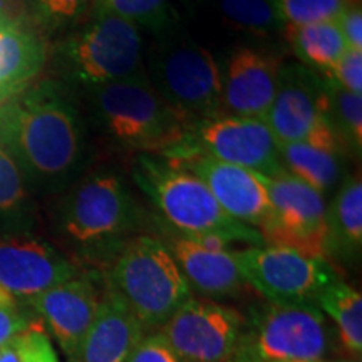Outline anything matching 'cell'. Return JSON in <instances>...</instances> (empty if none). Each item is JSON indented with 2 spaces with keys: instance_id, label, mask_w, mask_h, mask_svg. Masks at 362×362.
<instances>
[{
  "instance_id": "7",
  "label": "cell",
  "mask_w": 362,
  "mask_h": 362,
  "mask_svg": "<svg viewBox=\"0 0 362 362\" xmlns=\"http://www.w3.org/2000/svg\"><path fill=\"white\" fill-rule=\"evenodd\" d=\"M57 62L67 79L89 89L128 79L144 71L139 27L96 6L93 19L59 45Z\"/></svg>"
},
{
  "instance_id": "11",
  "label": "cell",
  "mask_w": 362,
  "mask_h": 362,
  "mask_svg": "<svg viewBox=\"0 0 362 362\" xmlns=\"http://www.w3.org/2000/svg\"><path fill=\"white\" fill-rule=\"evenodd\" d=\"M270 211L259 233L265 245L291 248L315 259H327V203L302 180L284 171L267 178Z\"/></svg>"
},
{
  "instance_id": "21",
  "label": "cell",
  "mask_w": 362,
  "mask_h": 362,
  "mask_svg": "<svg viewBox=\"0 0 362 362\" xmlns=\"http://www.w3.org/2000/svg\"><path fill=\"white\" fill-rule=\"evenodd\" d=\"M45 49L22 27L0 21V103L16 96L42 71Z\"/></svg>"
},
{
  "instance_id": "39",
  "label": "cell",
  "mask_w": 362,
  "mask_h": 362,
  "mask_svg": "<svg viewBox=\"0 0 362 362\" xmlns=\"http://www.w3.org/2000/svg\"><path fill=\"white\" fill-rule=\"evenodd\" d=\"M291 362H327V361H291Z\"/></svg>"
},
{
  "instance_id": "12",
  "label": "cell",
  "mask_w": 362,
  "mask_h": 362,
  "mask_svg": "<svg viewBox=\"0 0 362 362\" xmlns=\"http://www.w3.org/2000/svg\"><path fill=\"white\" fill-rule=\"evenodd\" d=\"M245 330V315L208 298L189 297L158 330L185 362H232Z\"/></svg>"
},
{
  "instance_id": "27",
  "label": "cell",
  "mask_w": 362,
  "mask_h": 362,
  "mask_svg": "<svg viewBox=\"0 0 362 362\" xmlns=\"http://www.w3.org/2000/svg\"><path fill=\"white\" fill-rule=\"evenodd\" d=\"M329 119L339 138L352 156H361L362 149V98L349 93L327 79Z\"/></svg>"
},
{
  "instance_id": "1",
  "label": "cell",
  "mask_w": 362,
  "mask_h": 362,
  "mask_svg": "<svg viewBox=\"0 0 362 362\" xmlns=\"http://www.w3.org/2000/svg\"><path fill=\"white\" fill-rule=\"evenodd\" d=\"M0 143L30 189L61 192L78 178L86 163L83 116L57 81L27 86L0 103Z\"/></svg>"
},
{
  "instance_id": "18",
  "label": "cell",
  "mask_w": 362,
  "mask_h": 362,
  "mask_svg": "<svg viewBox=\"0 0 362 362\" xmlns=\"http://www.w3.org/2000/svg\"><path fill=\"white\" fill-rule=\"evenodd\" d=\"M165 245L178 264L189 288L211 298H235L245 291L247 282L240 274L232 252L211 250L194 240L170 233Z\"/></svg>"
},
{
  "instance_id": "10",
  "label": "cell",
  "mask_w": 362,
  "mask_h": 362,
  "mask_svg": "<svg viewBox=\"0 0 362 362\" xmlns=\"http://www.w3.org/2000/svg\"><path fill=\"white\" fill-rule=\"evenodd\" d=\"M232 255L245 282L275 304L317 305L324 288L339 279L329 260L291 248L248 247Z\"/></svg>"
},
{
  "instance_id": "29",
  "label": "cell",
  "mask_w": 362,
  "mask_h": 362,
  "mask_svg": "<svg viewBox=\"0 0 362 362\" xmlns=\"http://www.w3.org/2000/svg\"><path fill=\"white\" fill-rule=\"evenodd\" d=\"M284 25H307L337 21L361 0H274Z\"/></svg>"
},
{
  "instance_id": "23",
  "label": "cell",
  "mask_w": 362,
  "mask_h": 362,
  "mask_svg": "<svg viewBox=\"0 0 362 362\" xmlns=\"http://www.w3.org/2000/svg\"><path fill=\"white\" fill-rule=\"evenodd\" d=\"M284 35L302 66L329 74L344 52L346 40L336 21L307 25H284Z\"/></svg>"
},
{
  "instance_id": "4",
  "label": "cell",
  "mask_w": 362,
  "mask_h": 362,
  "mask_svg": "<svg viewBox=\"0 0 362 362\" xmlns=\"http://www.w3.org/2000/svg\"><path fill=\"white\" fill-rule=\"evenodd\" d=\"M104 284L123 298L146 332L160 330L192 296L168 247L160 238L136 235L104 269Z\"/></svg>"
},
{
  "instance_id": "14",
  "label": "cell",
  "mask_w": 362,
  "mask_h": 362,
  "mask_svg": "<svg viewBox=\"0 0 362 362\" xmlns=\"http://www.w3.org/2000/svg\"><path fill=\"white\" fill-rule=\"evenodd\" d=\"M188 138L205 155L267 178L287 171L279 141L264 119L218 116L193 128Z\"/></svg>"
},
{
  "instance_id": "38",
  "label": "cell",
  "mask_w": 362,
  "mask_h": 362,
  "mask_svg": "<svg viewBox=\"0 0 362 362\" xmlns=\"http://www.w3.org/2000/svg\"><path fill=\"white\" fill-rule=\"evenodd\" d=\"M334 362H361V357H351L347 361H334Z\"/></svg>"
},
{
  "instance_id": "3",
  "label": "cell",
  "mask_w": 362,
  "mask_h": 362,
  "mask_svg": "<svg viewBox=\"0 0 362 362\" xmlns=\"http://www.w3.org/2000/svg\"><path fill=\"white\" fill-rule=\"evenodd\" d=\"M133 178L165 223L180 237L197 242L216 237L226 243L265 245L259 230L225 214L206 185L192 171L151 155H141L134 163Z\"/></svg>"
},
{
  "instance_id": "16",
  "label": "cell",
  "mask_w": 362,
  "mask_h": 362,
  "mask_svg": "<svg viewBox=\"0 0 362 362\" xmlns=\"http://www.w3.org/2000/svg\"><path fill=\"white\" fill-rule=\"evenodd\" d=\"M78 274L74 262L47 240L34 233H0V285L19 304H29Z\"/></svg>"
},
{
  "instance_id": "28",
  "label": "cell",
  "mask_w": 362,
  "mask_h": 362,
  "mask_svg": "<svg viewBox=\"0 0 362 362\" xmlns=\"http://www.w3.org/2000/svg\"><path fill=\"white\" fill-rule=\"evenodd\" d=\"M96 6L158 34L168 33L173 25L170 0H96Z\"/></svg>"
},
{
  "instance_id": "33",
  "label": "cell",
  "mask_w": 362,
  "mask_h": 362,
  "mask_svg": "<svg viewBox=\"0 0 362 362\" xmlns=\"http://www.w3.org/2000/svg\"><path fill=\"white\" fill-rule=\"evenodd\" d=\"M128 362H185L160 332L144 334L136 344Z\"/></svg>"
},
{
  "instance_id": "26",
  "label": "cell",
  "mask_w": 362,
  "mask_h": 362,
  "mask_svg": "<svg viewBox=\"0 0 362 362\" xmlns=\"http://www.w3.org/2000/svg\"><path fill=\"white\" fill-rule=\"evenodd\" d=\"M225 24L253 37H269L284 29L274 0H218Z\"/></svg>"
},
{
  "instance_id": "2",
  "label": "cell",
  "mask_w": 362,
  "mask_h": 362,
  "mask_svg": "<svg viewBox=\"0 0 362 362\" xmlns=\"http://www.w3.org/2000/svg\"><path fill=\"white\" fill-rule=\"evenodd\" d=\"M141 225V208L115 171L86 175L59 208L57 228L67 247L79 259L103 269Z\"/></svg>"
},
{
  "instance_id": "17",
  "label": "cell",
  "mask_w": 362,
  "mask_h": 362,
  "mask_svg": "<svg viewBox=\"0 0 362 362\" xmlns=\"http://www.w3.org/2000/svg\"><path fill=\"white\" fill-rule=\"evenodd\" d=\"M98 280V272H79L27 304L42 319L67 362H81L84 341L103 298Z\"/></svg>"
},
{
  "instance_id": "20",
  "label": "cell",
  "mask_w": 362,
  "mask_h": 362,
  "mask_svg": "<svg viewBox=\"0 0 362 362\" xmlns=\"http://www.w3.org/2000/svg\"><path fill=\"white\" fill-rule=\"evenodd\" d=\"M362 252V181L351 175L327 208V259L356 264Z\"/></svg>"
},
{
  "instance_id": "35",
  "label": "cell",
  "mask_w": 362,
  "mask_h": 362,
  "mask_svg": "<svg viewBox=\"0 0 362 362\" xmlns=\"http://www.w3.org/2000/svg\"><path fill=\"white\" fill-rule=\"evenodd\" d=\"M34 322L35 320L33 319V315L27 314L21 307H17V309H4V307H0V346L7 339L16 336L17 332L30 327Z\"/></svg>"
},
{
  "instance_id": "6",
  "label": "cell",
  "mask_w": 362,
  "mask_h": 362,
  "mask_svg": "<svg viewBox=\"0 0 362 362\" xmlns=\"http://www.w3.org/2000/svg\"><path fill=\"white\" fill-rule=\"evenodd\" d=\"M146 76L189 131L220 116V64L194 40L161 34L148 54Z\"/></svg>"
},
{
  "instance_id": "9",
  "label": "cell",
  "mask_w": 362,
  "mask_h": 362,
  "mask_svg": "<svg viewBox=\"0 0 362 362\" xmlns=\"http://www.w3.org/2000/svg\"><path fill=\"white\" fill-rule=\"evenodd\" d=\"M279 144L310 143L346 155L329 119L327 79L300 62H285L279 88L264 117Z\"/></svg>"
},
{
  "instance_id": "8",
  "label": "cell",
  "mask_w": 362,
  "mask_h": 362,
  "mask_svg": "<svg viewBox=\"0 0 362 362\" xmlns=\"http://www.w3.org/2000/svg\"><path fill=\"white\" fill-rule=\"evenodd\" d=\"M329 351V325L319 307L267 300L245 317L237 356L252 362L325 361Z\"/></svg>"
},
{
  "instance_id": "5",
  "label": "cell",
  "mask_w": 362,
  "mask_h": 362,
  "mask_svg": "<svg viewBox=\"0 0 362 362\" xmlns=\"http://www.w3.org/2000/svg\"><path fill=\"white\" fill-rule=\"evenodd\" d=\"M90 106L112 141L143 155H165L189 133L149 83L146 71L93 88Z\"/></svg>"
},
{
  "instance_id": "15",
  "label": "cell",
  "mask_w": 362,
  "mask_h": 362,
  "mask_svg": "<svg viewBox=\"0 0 362 362\" xmlns=\"http://www.w3.org/2000/svg\"><path fill=\"white\" fill-rule=\"evenodd\" d=\"M284 64V56L274 49L235 47L220 67V116L264 119L277 94Z\"/></svg>"
},
{
  "instance_id": "24",
  "label": "cell",
  "mask_w": 362,
  "mask_h": 362,
  "mask_svg": "<svg viewBox=\"0 0 362 362\" xmlns=\"http://www.w3.org/2000/svg\"><path fill=\"white\" fill-rule=\"evenodd\" d=\"M35 203L11 153L0 143V233H33Z\"/></svg>"
},
{
  "instance_id": "36",
  "label": "cell",
  "mask_w": 362,
  "mask_h": 362,
  "mask_svg": "<svg viewBox=\"0 0 362 362\" xmlns=\"http://www.w3.org/2000/svg\"><path fill=\"white\" fill-rule=\"evenodd\" d=\"M0 307H4V309H17V307H19V302H17L2 285H0Z\"/></svg>"
},
{
  "instance_id": "34",
  "label": "cell",
  "mask_w": 362,
  "mask_h": 362,
  "mask_svg": "<svg viewBox=\"0 0 362 362\" xmlns=\"http://www.w3.org/2000/svg\"><path fill=\"white\" fill-rule=\"evenodd\" d=\"M346 40L347 49L362 51V8L356 6L344 12L336 21Z\"/></svg>"
},
{
  "instance_id": "31",
  "label": "cell",
  "mask_w": 362,
  "mask_h": 362,
  "mask_svg": "<svg viewBox=\"0 0 362 362\" xmlns=\"http://www.w3.org/2000/svg\"><path fill=\"white\" fill-rule=\"evenodd\" d=\"M90 0H29L34 19L47 30H61L79 21Z\"/></svg>"
},
{
  "instance_id": "37",
  "label": "cell",
  "mask_w": 362,
  "mask_h": 362,
  "mask_svg": "<svg viewBox=\"0 0 362 362\" xmlns=\"http://www.w3.org/2000/svg\"><path fill=\"white\" fill-rule=\"evenodd\" d=\"M232 362H252V361H248V359H245V357H242V356H235V359Z\"/></svg>"
},
{
  "instance_id": "22",
  "label": "cell",
  "mask_w": 362,
  "mask_h": 362,
  "mask_svg": "<svg viewBox=\"0 0 362 362\" xmlns=\"http://www.w3.org/2000/svg\"><path fill=\"white\" fill-rule=\"evenodd\" d=\"M280 158L288 173L319 193H329L342 183L344 153L310 143H285Z\"/></svg>"
},
{
  "instance_id": "30",
  "label": "cell",
  "mask_w": 362,
  "mask_h": 362,
  "mask_svg": "<svg viewBox=\"0 0 362 362\" xmlns=\"http://www.w3.org/2000/svg\"><path fill=\"white\" fill-rule=\"evenodd\" d=\"M0 362H61L51 339L34 322L0 346Z\"/></svg>"
},
{
  "instance_id": "25",
  "label": "cell",
  "mask_w": 362,
  "mask_h": 362,
  "mask_svg": "<svg viewBox=\"0 0 362 362\" xmlns=\"http://www.w3.org/2000/svg\"><path fill=\"white\" fill-rule=\"evenodd\" d=\"M317 307L336 324L344 349L352 357L362 354V296L349 284L337 279L325 287Z\"/></svg>"
},
{
  "instance_id": "19",
  "label": "cell",
  "mask_w": 362,
  "mask_h": 362,
  "mask_svg": "<svg viewBox=\"0 0 362 362\" xmlns=\"http://www.w3.org/2000/svg\"><path fill=\"white\" fill-rule=\"evenodd\" d=\"M146 330L123 298L104 284L96 319L83 346L81 362H128Z\"/></svg>"
},
{
  "instance_id": "32",
  "label": "cell",
  "mask_w": 362,
  "mask_h": 362,
  "mask_svg": "<svg viewBox=\"0 0 362 362\" xmlns=\"http://www.w3.org/2000/svg\"><path fill=\"white\" fill-rule=\"evenodd\" d=\"M324 78L349 93L362 94V51L347 49Z\"/></svg>"
},
{
  "instance_id": "13",
  "label": "cell",
  "mask_w": 362,
  "mask_h": 362,
  "mask_svg": "<svg viewBox=\"0 0 362 362\" xmlns=\"http://www.w3.org/2000/svg\"><path fill=\"white\" fill-rule=\"evenodd\" d=\"M163 156L170 165L197 175L233 220L252 228L264 225L270 211L265 176L205 155L194 148L188 136Z\"/></svg>"
}]
</instances>
